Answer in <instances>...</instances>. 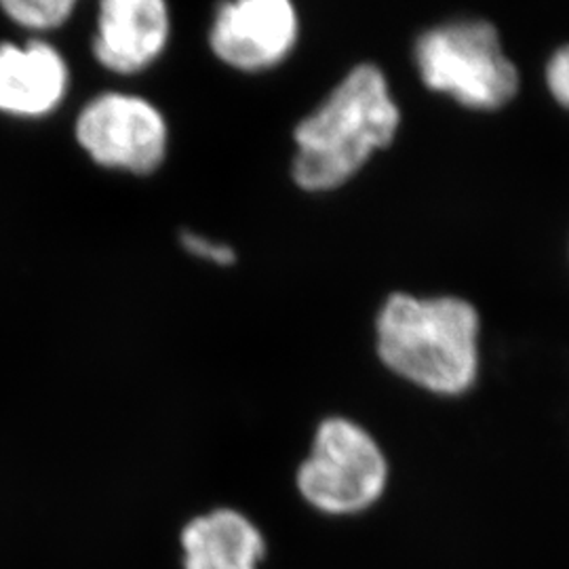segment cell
<instances>
[{
	"label": "cell",
	"instance_id": "cell-1",
	"mask_svg": "<svg viewBox=\"0 0 569 569\" xmlns=\"http://www.w3.org/2000/svg\"><path fill=\"white\" fill-rule=\"evenodd\" d=\"M399 106L385 72L361 63L348 72L312 114L293 131V182L306 192H329L355 178L376 150L395 140Z\"/></svg>",
	"mask_w": 569,
	"mask_h": 569
},
{
	"label": "cell",
	"instance_id": "cell-2",
	"mask_svg": "<svg viewBox=\"0 0 569 569\" xmlns=\"http://www.w3.org/2000/svg\"><path fill=\"white\" fill-rule=\"evenodd\" d=\"M479 329V315L467 300L392 293L376 323L378 355L407 382L456 397L477 380Z\"/></svg>",
	"mask_w": 569,
	"mask_h": 569
},
{
	"label": "cell",
	"instance_id": "cell-3",
	"mask_svg": "<svg viewBox=\"0 0 569 569\" xmlns=\"http://www.w3.org/2000/svg\"><path fill=\"white\" fill-rule=\"evenodd\" d=\"M413 60L428 89L470 110H498L519 91L517 66L489 21H449L428 30L416 41Z\"/></svg>",
	"mask_w": 569,
	"mask_h": 569
},
{
	"label": "cell",
	"instance_id": "cell-4",
	"mask_svg": "<svg viewBox=\"0 0 569 569\" xmlns=\"http://www.w3.org/2000/svg\"><path fill=\"white\" fill-rule=\"evenodd\" d=\"M74 140L106 171L148 178L167 161L171 131L152 100L131 91H103L79 110Z\"/></svg>",
	"mask_w": 569,
	"mask_h": 569
},
{
	"label": "cell",
	"instance_id": "cell-5",
	"mask_svg": "<svg viewBox=\"0 0 569 569\" xmlns=\"http://www.w3.org/2000/svg\"><path fill=\"white\" fill-rule=\"evenodd\" d=\"M388 465L366 428L329 418L317 428L312 451L298 470L306 502L329 515L369 509L387 488Z\"/></svg>",
	"mask_w": 569,
	"mask_h": 569
},
{
	"label": "cell",
	"instance_id": "cell-6",
	"mask_svg": "<svg viewBox=\"0 0 569 569\" xmlns=\"http://www.w3.org/2000/svg\"><path fill=\"white\" fill-rule=\"evenodd\" d=\"M300 39L298 9L289 0H234L216 9L207 44L213 58L244 74L281 66Z\"/></svg>",
	"mask_w": 569,
	"mask_h": 569
},
{
	"label": "cell",
	"instance_id": "cell-7",
	"mask_svg": "<svg viewBox=\"0 0 569 569\" xmlns=\"http://www.w3.org/2000/svg\"><path fill=\"white\" fill-rule=\"evenodd\" d=\"M173 18L164 0H103L91 53L114 77H138L157 66L171 42Z\"/></svg>",
	"mask_w": 569,
	"mask_h": 569
},
{
	"label": "cell",
	"instance_id": "cell-8",
	"mask_svg": "<svg viewBox=\"0 0 569 569\" xmlns=\"http://www.w3.org/2000/svg\"><path fill=\"white\" fill-rule=\"evenodd\" d=\"M70 63L53 42H0V114L42 121L60 110L70 93Z\"/></svg>",
	"mask_w": 569,
	"mask_h": 569
},
{
	"label": "cell",
	"instance_id": "cell-9",
	"mask_svg": "<svg viewBox=\"0 0 569 569\" xmlns=\"http://www.w3.org/2000/svg\"><path fill=\"white\" fill-rule=\"evenodd\" d=\"M182 549L186 569H258L266 545L243 512L216 509L186 526Z\"/></svg>",
	"mask_w": 569,
	"mask_h": 569
},
{
	"label": "cell",
	"instance_id": "cell-10",
	"mask_svg": "<svg viewBox=\"0 0 569 569\" xmlns=\"http://www.w3.org/2000/svg\"><path fill=\"white\" fill-rule=\"evenodd\" d=\"M74 0H2L0 11L21 32L49 34L61 30L77 13Z\"/></svg>",
	"mask_w": 569,
	"mask_h": 569
},
{
	"label": "cell",
	"instance_id": "cell-11",
	"mask_svg": "<svg viewBox=\"0 0 569 569\" xmlns=\"http://www.w3.org/2000/svg\"><path fill=\"white\" fill-rule=\"evenodd\" d=\"M180 244L188 256H192L194 260H201L204 264H213L218 268H230L237 264V251L230 244L220 243L201 232L182 230Z\"/></svg>",
	"mask_w": 569,
	"mask_h": 569
},
{
	"label": "cell",
	"instance_id": "cell-12",
	"mask_svg": "<svg viewBox=\"0 0 569 569\" xmlns=\"http://www.w3.org/2000/svg\"><path fill=\"white\" fill-rule=\"evenodd\" d=\"M547 84L552 98L569 108V44L550 58L547 66Z\"/></svg>",
	"mask_w": 569,
	"mask_h": 569
}]
</instances>
